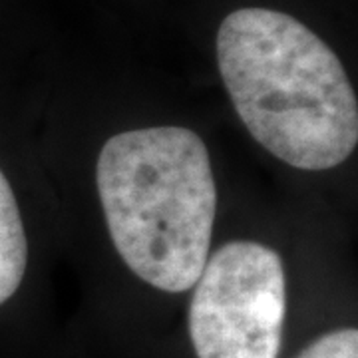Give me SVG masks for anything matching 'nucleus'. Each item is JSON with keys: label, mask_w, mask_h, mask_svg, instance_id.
<instances>
[{"label": "nucleus", "mask_w": 358, "mask_h": 358, "mask_svg": "<svg viewBox=\"0 0 358 358\" xmlns=\"http://www.w3.org/2000/svg\"><path fill=\"white\" fill-rule=\"evenodd\" d=\"M231 102L268 154L305 171L341 166L358 141V102L333 48L291 14L239 8L217 32Z\"/></svg>", "instance_id": "nucleus-1"}, {"label": "nucleus", "mask_w": 358, "mask_h": 358, "mask_svg": "<svg viewBox=\"0 0 358 358\" xmlns=\"http://www.w3.org/2000/svg\"><path fill=\"white\" fill-rule=\"evenodd\" d=\"M96 181L124 263L159 291H189L207 263L217 211L203 140L181 126L117 134L103 143Z\"/></svg>", "instance_id": "nucleus-2"}, {"label": "nucleus", "mask_w": 358, "mask_h": 358, "mask_svg": "<svg viewBox=\"0 0 358 358\" xmlns=\"http://www.w3.org/2000/svg\"><path fill=\"white\" fill-rule=\"evenodd\" d=\"M189 336L197 358H279L287 315L281 255L231 241L207 257L193 285Z\"/></svg>", "instance_id": "nucleus-3"}, {"label": "nucleus", "mask_w": 358, "mask_h": 358, "mask_svg": "<svg viewBox=\"0 0 358 358\" xmlns=\"http://www.w3.org/2000/svg\"><path fill=\"white\" fill-rule=\"evenodd\" d=\"M28 241L6 176L0 171V305L13 296L24 279Z\"/></svg>", "instance_id": "nucleus-4"}, {"label": "nucleus", "mask_w": 358, "mask_h": 358, "mask_svg": "<svg viewBox=\"0 0 358 358\" xmlns=\"http://www.w3.org/2000/svg\"><path fill=\"white\" fill-rule=\"evenodd\" d=\"M296 358H358L357 329H341L322 334Z\"/></svg>", "instance_id": "nucleus-5"}]
</instances>
